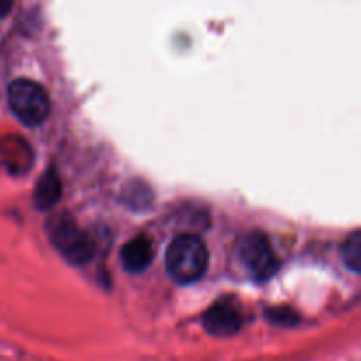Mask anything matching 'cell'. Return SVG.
<instances>
[{"instance_id":"obj_8","label":"cell","mask_w":361,"mask_h":361,"mask_svg":"<svg viewBox=\"0 0 361 361\" xmlns=\"http://www.w3.org/2000/svg\"><path fill=\"white\" fill-rule=\"evenodd\" d=\"M62 194V183L55 169H48L44 175L39 178L37 185L34 189V204L39 210H51L60 200Z\"/></svg>"},{"instance_id":"obj_5","label":"cell","mask_w":361,"mask_h":361,"mask_svg":"<svg viewBox=\"0 0 361 361\" xmlns=\"http://www.w3.org/2000/svg\"><path fill=\"white\" fill-rule=\"evenodd\" d=\"M203 326L214 337L228 338L242 328V310L236 300L222 298L215 302L203 316Z\"/></svg>"},{"instance_id":"obj_9","label":"cell","mask_w":361,"mask_h":361,"mask_svg":"<svg viewBox=\"0 0 361 361\" xmlns=\"http://www.w3.org/2000/svg\"><path fill=\"white\" fill-rule=\"evenodd\" d=\"M341 256L351 271L361 274V229L351 233L341 247Z\"/></svg>"},{"instance_id":"obj_3","label":"cell","mask_w":361,"mask_h":361,"mask_svg":"<svg viewBox=\"0 0 361 361\" xmlns=\"http://www.w3.org/2000/svg\"><path fill=\"white\" fill-rule=\"evenodd\" d=\"M7 99L14 116L25 126H41L49 115L51 102L48 92L37 81L20 78L14 80L7 88Z\"/></svg>"},{"instance_id":"obj_2","label":"cell","mask_w":361,"mask_h":361,"mask_svg":"<svg viewBox=\"0 0 361 361\" xmlns=\"http://www.w3.org/2000/svg\"><path fill=\"white\" fill-rule=\"evenodd\" d=\"M46 231L55 249L73 264H87L94 257V242L69 214L53 215L46 222Z\"/></svg>"},{"instance_id":"obj_4","label":"cell","mask_w":361,"mask_h":361,"mask_svg":"<svg viewBox=\"0 0 361 361\" xmlns=\"http://www.w3.org/2000/svg\"><path fill=\"white\" fill-rule=\"evenodd\" d=\"M238 257L256 281H268L279 271V259L264 233L250 231L240 240Z\"/></svg>"},{"instance_id":"obj_6","label":"cell","mask_w":361,"mask_h":361,"mask_svg":"<svg viewBox=\"0 0 361 361\" xmlns=\"http://www.w3.org/2000/svg\"><path fill=\"white\" fill-rule=\"evenodd\" d=\"M34 164V152L27 140L18 134H6L0 137V166L13 175H21Z\"/></svg>"},{"instance_id":"obj_1","label":"cell","mask_w":361,"mask_h":361,"mask_svg":"<svg viewBox=\"0 0 361 361\" xmlns=\"http://www.w3.org/2000/svg\"><path fill=\"white\" fill-rule=\"evenodd\" d=\"M208 249L194 235H178L166 250V270L178 284H192L207 274Z\"/></svg>"},{"instance_id":"obj_7","label":"cell","mask_w":361,"mask_h":361,"mask_svg":"<svg viewBox=\"0 0 361 361\" xmlns=\"http://www.w3.org/2000/svg\"><path fill=\"white\" fill-rule=\"evenodd\" d=\"M120 259H122L123 268L127 271L141 274L150 267L152 259H154V245L145 235L134 236L122 247Z\"/></svg>"},{"instance_id":"obj_10","label":"cell","mask_w":361,"mask_h":361,"mask_svg":"<svg viewBox=\"0 0 361 361\" xmlns=\"http://www.w3.org/2000/svg\"><path fill=\"white\" fill-rule=\"evenodd\" d=\"M11 9H13V4L6 2V0H0V20H2V18H6L7 13H9Z\"/></svg>"}]
</instances>
